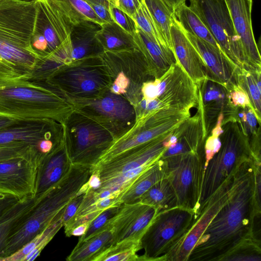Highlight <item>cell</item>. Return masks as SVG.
I'll return each mask as SVG.
<instances>
[{
  "instance_id": "6da1fadb",
  "label": "cell",
  "mask_w": 261,
  "mask_h": 261,
  "mask_svg": "<svg viewBox=\"0 0 261 261\" xmlns=\"http://www.w3.org/2000/svg\"><path fill=\"white\" fill-rule=\"evenodd\" d=\"M253 159L237 190L216 214L191 252L187 261H223L245 242L260 240L255 222L261 205L255 198Z\"/></svg>"
},
{
  "instance_id": "7a4b0ae2",
  "label": "cell",
  "mask_w": 261,
  "mask_h": 261,
  "mask_svg": "<svg viewBox=\"0 0 261 261\" xmlns=\"http://www.w3.org/2000/svg\"><path fill=\"white\" fill-rule=\"evenodd\" d=\"M73 105L45 81L15 73L0 65V115L49 118L64 124Z\"/></svg>"
},
{
  "instance_id": "3957f363",
  "label": "cell",
  "mask_w": 261,
  "mask_h": 261,
  "mask_svg": "<svg viewBox=\"0 0 261 261\" xmlns=\"http://www.w3.org/2000/svg\"><path fill=\"white\" fill-rule=\"evenodd\" d=\"M36 14L34 1H0V65L30 77L43 59L31 44Z\"/></svg>"
},
{
  "instance_id": "277c9868",
  "label": "cell",
  "mask_w": 261,
  "mask_h": 261,
  "mask_svg": "<svg viewBox=\"0 0 261 261\" xmlns=\"http://www.w3.org/2000/svg\"><path fill=\"white\" fill-rule=\"evenodd\" d=\"M92 167L72 164L66 175L36 201L23 221L9 238L0 254V261L13 254L53 221L74 197L92 175Z\"/></svg>"
},
{
  "instance_id": "5b68a950",
  "label": "cell",
  "mask_w": 261,
  "mask_h": 261,
  "mask_svg": "<svg viewBox=\"0 0 261 261\" xmlns=\"http://www.w3.org/2000/svg\"><path fill=\"white\" fill-rule=\"evenodd\" d=\"M173 132V131H172ZM126 150L92 167V175L86 183L97 199L113 196L118 198L135 180L165 149V141L172 132Z\"/></svg>"
},
{
  "instance_id": "8992f818",
  "label": "cell",
  "mask_w": 261,
  "mask_h": 261,
  "mask_svg": "<svg viewBox=\"0 0 261 261\" xmlns=\"http://www.w3.org/2000/svg\"><path fill=\"white\" fill-rule=\"evenodd\" d=\"M225 120L222 123L224 129L220 136L221 147L204 169L198 206L233 175L244 163L254 158L248 136L236 119L232 117Z\"/></svg>"
},
{
  "instance_id": "52a82bcc",
  "label": "cell",
  "mask_w": 261,
  "mask_h": 261,
  "mask_svg": "<svg viewBox=\"0 0 261 261\" xmlns=\"http://www.w3.org/2000/svg\"><path fill=\"white\" fill-rule=\"evenodd\" d=\"M45 81L66 99H89L108 90L111 80L100 56L79 59L51 72Z\"/></svg>"
},
{
  "instance_id": "ba28073f",
  "label": "cell",
  "mask_w": 261,
  "mask_h": 261,
  "mask_svg": "<svg viewBox=\"0 0 261 261\" xmlns=\"http://www.w3.org/2000/svg\"><path fill=\"white\" fill-rule=\"evenodd\" d=\"M64 126L65 143L72 164L94 167L115 141L107 130L75 109Z\"/></svg>"
},
{
  "instance_id": "9c48e42d",
  "label": "cell",
  "mask_w": 261,
  "mask_h": 261,
  "mask_svg": "<svg viewBox=\"0 0 261 261\" xmlns=\"http://www.w3.org/2000/svg\"><path fill=\"white\" fill-rule=\"evenodd\" d=\"M195 216V211L179 206L158 212L141 238L144 253L139 261H163L189 230Z\"/></svg>"
},
{
  "instance_id": "30bf717a",
  "label": "cell",
  "mask_w": 261,
  "mask_h": 261,
  "mask_svg": "<svg viewBox=\"0 0 261 261\" xmlns=\"http://www.w3.org/2000/svg\"><path fill=\"white\" fill-rule=\"evenodd\" d=\"M99 56L110 78L109 90L136 105L142 98L144 83L154 79L141 52L138 49L103 51Z\"/></svg>"
},
{
  "instance_id": "8fae6325",
  "label": "cell",
  "mask_w": 261,
  "mask_h": 261,
  "mask_svg": "<svg viewBox=\"0 0 261 261\" xmlns=\"http://www.w3.org/2000/svg\"><path fill=\"white\" fill-rule=\"evenodd\" d=\"M252 160L244 163L239 170L200 204L194 221L187 233L171 248L163 261H187L189 256L210 223L237 190Z\"/></svg>"
},
{
  "instance_id": "7c38bea8",
  "label": "cell",
  "mask_w": 261,
  "mask_h": 261,
  "mask_svg": "<svg viewBox=\"0 0 261 261\" xmlns=\"http://www.w3.org/2000/svg\"><path fill=\"white\" fill-rule=\"evenodd\" d=\"M67 99L76 111L107 130L115 141L129 131L136 121L134 106L124 97L109 89L93 99Z\"/></svg>"
},
{
  "instance_id": "4fadbf2b",
  "label": "cell",
  "mask_w": 261,
  "mask_h": 261,
  "mask_svg": "<svg viewBox=\"0 0 261 261\" xmlns=\"http://www.w3.org/2000/svg\"><path fill=\"white\" fill-rule=\"evenodd\" d=\"M161 158L177 196L178 205L195 211L198 207L205 168L204 146L200 151Z\"/></svg>"
},
{
  "instance_id": "5bb4252c",
  "label": "cell",
  "mask_w": 261,
  "mask_h": 261,
  "mask_svg": "<svg viewBox=\"0 0 261 261\" xmlns=\"http://www.w3.org/2000/svg\"><path fill=\"white\" fill-rule=\"evenodd\" d=\"M34 2L36 14L34 31L45 38L50 53V61L55 68L72 62L71 33L73 25L53 0Z\"/></svg>"
},
{
  "instance_id": "9a60e30c",
  "label": "cell",
  "mask_w": 261,
  "mask_h": 261,
  "mask_svg": "<svg viewBox=\"0 0 261 261\" xmlns=\"http://www.w3.org/2000/svg\"><path fill=\"white\" fill-rule=\"evenodd\" d=\"M190 116V111L169 109L154 111L136 119L131 129L114 141L99 162L170 133Z\"/></svg>"
},
{
  "instance_id": "2e32d148",
  "label": "cell",
  "mask_w": 261,
  "mask_h": 261,
  "mask_svg": "<svg viewBox=\"0 0 261 261\" xmlns=\"http://www.w3.org/2000/svg\"><path fill=\"white\" fill-rule=\"evenodd\" d=\"M188 1L189 6L203 21L224 53L238 67L244 68L241 41L225 1Z\"/></svg>"
},
{
  "instance_id": "e0dca14e",
  "label": "cell",
  "mask_w": 261,
  "mask_h": 261,
  "mask_svg": "<svg viewBox=\"0 0 261 261\" xmlns=\"http://www.w3.org/2000/svg\"><path fill=\"white\" fill-rule=\"evenodd\" d=\"M155 82L156 97L146 101L149 112L169 109L190 111L198 107V87L176 63Z\"/></svg>"
},
{
  "instance_id": "ac0fdd59",
  "label": "cell",
  "mask_w": 261,
  "mask_h": 261,
  "mask_svg": "<svg viewBox=\"0 0 261 261\" xmlns=\"http://www.w3.org/2000/svg\"><path fill=\"white\" fill-rule=\"evenodd\" d=\"M44 155L37 148L29 154L0 162V193L19 200L35 197L38 167Z\"/></svg>"
},
{
  "instance_id": "d6986e66",
  "label": "cell",
  "mask_w": 261,
  "mask_h": 261,
  "mask_svg": "<svg viewBox=\"0 0 261 261\" xmlns=\"http://www.w3.org/2000/svg\"><path fill=\"white\" fill-rule=\"evenodd\" d=\"M64 138V124L49 118L17 119L0 129V145L25 142L37 147L42 140Z\"/></svg>"
},
{
  "instance_id": "ffe728a7",
  "label": "cell",
  "mask_w": 261,
  "mask_h": 261,
  "mask_svg": "<svg viewBox=\"0 0 261 261\" xmlns=\"http://www.w3.org/2000/svg\"><path fill=\"white\" fill-rule=\"evenodd\" d=\"M236 33L240 38L247 70H260L261 58L253 34L249 0H224Z\"/></svg>"
},
{
  "instance_id": "44dd1931",
  "label": "cell",
  "mask_w": 261,
  "mask_h": 261,
  "mask_svg": "<svg viewBox=\"0 0 261 261\" xmlns=\"http://www.w3.org/2000/svg\"><path fill=\"white\" fill-rule=\"evenodd\" d=\"M182 30L202 60L207 80L221 85L228 92L237 84L239 67L221 50Z\"/></svg>"
},
{
  "instance_id": "7402d4cb",
  "label": "cell",
  "mask_w": 261,
  "mask_h": 261,
  "mask_svg": "<svg viewBox=\"0 0 261 261\" xmlns=\"http://www.w3.org/2000/svg\"><path fill=\"white\" fill-rule=\"evenodd\" d=\"M170 33L176 63L197 86H200L207 80L204 64L185 34L175 14L172 18Z\"/></svg>"
},
{
  "instance_id": "603a6c76",
  "label": "cell",
  "mask_w": 261,
  "mask_h": 261,
  "mask_svg": "<svg viewBox=\"0 0 261 261\" xmlns=\"http://www.w3.org/2000/svg\"><path fill=\"white\" fill-rule=\"evenodd\" d=\"M72 165L64 140L40 160L36 174L35 197L43 195L58 184L69 172Z\"/></svg>"
},
{
  "instance_id": "cb8c5ba5",
  "label": "cell",
  "mask_w": 261,
  "mask_h": 261,
  "mask_svg": "<svg viewBox=\"0 0 261 261\" xmlns=\"http://www.w3.org/2000/svg\"><path fill=\"white\" fill-rule=\"evenodd\" d=\"M133 36L138 49L144 57L150 75L154 79L161 77L176 63L171 50L149 37L138 27Z\"/></svg>"
},
{
  "instance_id": "d4e9b609",
  "label": "cell",
  "mask_w": 261,
  "mask_h": 261,
  "mask_svg": "<svg viewBox=\"0 0 261 261\" xmlns=\"http://www.w3.org/2000/svg\"><path fill=\"white\" fill-rule=\"evenodd\" d=\"M100 27L88 21L72 25L71 33L72 61L99 56L104 51L96 38V33Z\"/></svg>"
},
{
  "instance_id": "484cf974",
  "label": "cell",
  "mask_w": 261,
  "mask_h": 261,
  "mask_svg": "<svg viewBox=\"0 0 261 261\" xmlns=\"http://www.w3.org/2000/svg\"><path fill=\"white\" fill-rule=\"evenodd\" d=\"M64 208L57 214L50 224L41 232L36 235L15 253L1 261H32L36 258L63 226L62 218Z\"/></svg>"
},
{
  "instance_id": "4316f807",
  "label": "cell",
  "mask_w": 261,
  "mask_h": 261,
  "mask_svg": "<svg viewBox=\"0 0 261 261\" xmlns=\"http://www.w3.org/2000/svg\"><path fill=\"white\" fill-rule=\"evenodd\" d=\"M166 177L165 164L159 158L144 171L121 195L118 199L121 204H132L156 182Z\"/></svg>"
},
{
  "instance_id": "83f0119b",
  "label": "cell",
  "mask_w": 261,
  "mask_h": 261,
  "mask_svg": "<svg viewBox=\"0 0 261 261\" xmlns=\"http://www.w3.org/2000/svg\"><path fill=\"white\" fill-rule=\"evenodd\" d=\"M96 38L104 51H117L138 49L133 35L114 22L100 26Z\"/></svg>"
},
{
  "instance_id": "f1b7e54d",
  "label": "cell",
  "mask_w": 261,
  "mask_h": 261,
  "mask_svg": "<svg viewBox=\"0 0 261 261\" xmlns=\"http://www.w3.org/2000/svg\"><path fill=\"white\" fill-rule=\"evenodd\" d=\"M37 198L30 197L19 200L0 215V254L8 239L32 208Z\"/></svg>"
},
{
  "instance_id": "f546056e",
  "label": "cell",
  "mask_w": 261,
  "mask_h": 261,
  "mask_svg": "<svg viewBox=\"0 0 261 261\" xmlns=\"http://www.w3.org/2000/svg\"><path fill=\"white\" fill-rule=\"evenodd\" d=\"M138 202L153 206L158 212L178 206L175 192L166 177L150 187L142 194Z\"/></svg>"
},
{
  "instance_id": "4dcf8cb0",
  "label": "cell",
  "mask_w": 261,
  "mask_h": 261,
  "mask_svg": "<svg viewBox=\"0 0 261 261\" xmlns=\"http://www.w3.org/2000/svg\"><path fill=\"white\" fill-rule=\"evenodd\" d=\"M113 243V234L110 229L100 231L88 239L77 243L67 256V261H91L96 254Z\"/></svg>"
},
{
  "instance_id": "1f68e13d",
  "label": "cell",
  "mask_w": 261,
  "mask_h": 261,
  "mask_svg": "<svg viewBox=\"0 0 261 261\" xmlns=\"http://www.w3.org/2000/svg\"><path fill=\"white\" fill-rule=\"evenodd\" d=\"M174 14L184 30L222 51L203 21L186 3L178 6Z\"/></svg>"
},
{
  "instance_id": "d6a6232c",
  "label": "cell",
  "mask_w": 261,
  "mask_h": 261,
  "mask_svg": "<svg viewBox=\"0 0 261 261\" xmlns=\"http://www.w3.org/2000/svg\"><path fill=\"white\" fill-rule=\"evenodd\" d=\"M141 249L140 240L124 239L110 246L91 261H139L137 252Z\"/></svg>"
},
{
  "instance_id": "836d02e7",
  "label": "cell",
  "mask_w": 261,
  "mask_h": 261,
  "mask_svg": "<svg viewBox=\"0 0 261 261\" xmlns=\"http://www.w3.org/2000/svg\"><path fill=\"white\" fill-rule=\"evenodd\" d=\"M53 1L73 25L85 21L92 22L100 27L104 24L85 0Z\"/></svg>"
},
{
  "instance_id": "e575fe53",
  "label": "cell",
  "mask_w": 261,
  "mask_h": 261,
  "mask_svg": "<svg viewBox=\"0 0 261 261\" xmlns=\"http://www.w3.org/2000/svg\"><path fill=\"white\" fill-rule=\"evenodd\" d=\"M260 72V70H247L240 67L236 72V83L248 95L259 124H260L261 91L257 88L256 81Z\"/></svg>"
},
{
  "instance_id": "d590c367",
  "label": "cell",
  "mask_w": 261,
  "mask_h": 261,
  "mask_svg": "<svg viewBox=\"0 0 261 261\" xmlns=\"http://www.w3.org/2000/svg\"><path fill=\"white\" fill-rule=\"evenodd\" d=\"M147 206L137 202L132 204H123L120 211L106 225L113 234V244L118 242L133 220Z\"/></svg>"
},
{
  "instance_id": "8d00e7d4",
  "label": "cell",
  "mask_w": 261,
  "mask_h": 261,
  "mask_svg": "<svg viewBox=\"0 0 261 261\" xmlns=\"http://www.w3.org/2000/svg\"><path fill=\"white\" fill-rule=\"evenodd\" d=\"M154 21L161 34L172 50L170 25L174 11L164 0H142Z\"/></svg>"
},
{
  "instance_id": "74e56055",
  "label": "cell",
  "mask_w": 261,
  "mask_h": 261,
  "mask_svg": "<svg viewBox=\"0 0 261 261\" xmlns=\"http://www.w3.org/2000/svg\"><path fill=\"white\" fill-rule=\"evenodd\" d=\"M132 18L137 26L145 34L161 45L171 50L142 0L139 7Z\"/></svg>"
},
{
  "instance_id": "f35d334b",
  "label": "cell",
  "mask_w": 261,
  "mask_h": 261,
  "mask_svg": "<svg viewBox=\"0 0 261 261\" xmlns=\"http://www.w3.org/2000/svg\"><path fill=\"white\" fill-rule=\"evenodd\" d=\"M158 213V211L155 207L147 205L146 207L133 220L120 241L124 239L140 240Z\"/></svg>"
},
{
  "instance_id": "ab89813d",
  "label": "cell",
  "mask_w": 261,
  "mask_h": 261,
  "mask_svg": "<svg viewBox=\"0 0 261 261\" xmlns=\"http://www.w3.org/2000/svg\"><path fill=\"white\" fill-rule=\"evenodd\" d=\"M228 260L260 261V240L252 239L244 242L223 260V261Z\"/></svg>"
},
{
  "instance_id": "60d3db41",
  "label": "cell",
  "mask_w": 261,
  "mask_h": 261,
  "mask_svg": "<svg viewBox=\"0 0 261 261\" xmlns=\"http://www.w3.org/2000/svg\"><path fill=\"white\" fill-rule=\"evenodd\" d=\"M123 205V204L118 203L101 212L91 222L85 233L80 237L77 243L86 240L96 233L106 229L107 224L120 211Z\"/></svg>"
},
{
  "instance_id": "b9f144b4",
  "label": "cell",
  "mask_w": 261,
  "mask_h": 261,
  "mask_svg": "<svg viewBox=\"0 0 261 261\" xmlns=\"http://www.w3.org/2000/svg\"><path fill=\"white\" fill-rule=\"evenodd\" d=\"M37 148L36 146L25 142L1 144L0 162L25 155Z\"/></svg>"
},
{
  "instance_id": "7bdbcfd3",
  "label": "cell",
  "mask_w": 261,
  "mask_h": 261,
  "mask_svg": "<svg viewBox=\"0 0 261 261\" xmlns=\"http://www.w3.org/2000/svg\"><path fill=\"white\" fill-rule=\"evenodd\" d=\"M109 10L113 22L130 34L134 35L135 34L137 27L132 17L109 3Z\"/></svg>"
},
{
  "instance_id": "ee69618b",
  "label": "cell",
  "mask_w": 261,
  "mask_h": 261,
  "mask_svg": "<svg viewBox=\"0 0 261 261\" xmlns=\"http://www.w3.org/2000/svg\"><path fill=\"white\" fill-rule=\"evenodd\" d=\"M228 93L229 103L233 107L245 108L249 107L252 109L248 95L237 84L235 85Z\"/></svg>"
},
{
  "instance_id": "f6af8a7d",
  "label": "cell",
  "mask_w": 261,
  "mask_h": 261,
  "mask_svg": "<svg viewBox=\"0 0 261 261\" xmlns=\"http://www.w3.org/2000/svg\"><path fill=\"white\" fill-rule=\"evenodd\" d=\"M86 192L76 195L65 206L62 215V223L65 226L75 215Z\"/></svg>"
},
{
  "instance_id": "bcb514c9",
  "label": "cell",
  "mask_w": 261,
  "mask_h": 261,
  "mask_svg": "<svg viewBox=\"0 0 261 261\" xmlns=\"http://www.w3.org/2000/svg\"><path fill=\"white\" fill-rule=\"evenodd\" d=\"M132 17L139 7L141 0H107Z\"/></svg>"
},
{
  "instance_id": "7dc6e473",
  "label": "cell",
  "mask_w": 261,
  "mask_h": 261,
  "mask_svg": "<svg viewBox=\"0 0 261 261\" xmlns=\"http://www.w3.org/2000/svg\"><path fill=\"white\" fill-rule=\"evenodd\" d=\"M221 146V141L220 136L215 137L211 135L207 138L204 142L205 167L209 160L220 149Z\"/></svg>"
},
{
  "instance_id": "c3c4849f",
  "label": "cell",
  "mask_w": 261,
  "mask_h": 261,
  "mask_svg": "<svg viewBox=\"0 0 261 261\" xmlns=\"http://www.w3.org/2000/svg\"><path fill=\"white\" fill-rule=\"evenodd\" d=\"M87 2L90 5L96 15L104 23L113 22L109 12V6L97 3Z\"/></svg>"
},
{
  "instance_id": "681fc988",
  "label": "cell",
  "mask_w": 261,
  "mask_h": 261,
  "mask_svg": "<svg viewBox=\"0 0 261 261\" xmlns=\"http://www.w3.org/2000/svg\"><path fill=\"white\" fill-rule=\"evenodd\" d=\"M19 200V199L14 196L0 193V215Z\"/></svg>"
},
{
  "instance_id": "f907efd6",
  "label": "cell",
  "mask_w": 261,
  "mask_h": 261,
  "mask_svg": "<svg viewBox=\"0 0 261 261\" xmlns=\"http://www.w3.org/2000/svg\"><path fill=\"white\" fill-rule=\"evenodd\" d=\"M90 224H84L75 227L70 232L68 237L71 236L81 237L83 236L87 230Z\"/></svg>"
},
{
  "instance_id": "816d5d0a",
  "label": "cell",
  "mask_w": 261,
  "mask_h": 261,
  "mask_svg": "<svg viewBox=\"0 0 261 261\" xmlns=\"http://www.w3.org/2000/svg\"><path fill=\"white\" fill-rule=\"evenodd\" d=\"M17 119L18 118L0 115V129L10 125Z\"/></svg>"
},
{
  "instance_id": "f5cc1de1",
  "label": "cell",
  "mask_w": 261,
  "mask_h": 261,
  "mask_svg": "<svg viewBox=\"0 0 261 261\" xmlns=\"http://www.w3.org/2000/svg\"><path fill=\"white\" fill-rule=\"evenodd\" d=\"M174 11L179 5L186 3L188 0H164Z\"/></svg>"
},
{
  "instance_id": "db71d44e",
  "label": "cell",
  "mask_w": 261,
  "mask_h": 261,
  "mask_svg": "<svg viewBox=\"0 0 261 261\" xmlns=\"http://www.w3.org/2000/svg\"><path fill=\"white\" fill-rule=\"evenodd\" d=\"M86 2H90L94 3H97L99 4H101L102 5H106L107 6H109V2L107 0H85Z\"/></svg>"
},
{
  "instance_id": "11a10c76",
  "label": "cell",
  "mask_w": 261,
  "mask_h": 261,
  "mask_svg": "<svg viewBox=\"0 0 261 261\" xmlns=\"http://www.w3.org/2000/svg\"><path fill=\"white\" fill-rule=\"evenodd\" d=\"M249 1H250V2H252V0H249Z\"/></svg>"
},
{
  "instance_id": "9f6ffc18",
  "label": "cell",
  "mask_w": 261,
  "mask_h": 261,
  "mask_svg": "<svg viewBox=\"0 0 261 261\" xmlns=\"http://www.w3.org/2000/svg\"><path fill=\"white\" fill-rule=\"evenodd\" d=\"M29 1H35V0H29Z\"/></svg>"
}]
</instances>
